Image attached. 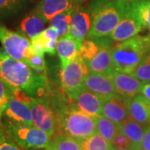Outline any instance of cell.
<instances>
[{
	"label": "cell",
	"instance_id": "cell-29",
	"mask_svg": "<svg viewBox=\"0 0 150 150\" xmlns=\"http://www.w3.org/2000/svg\"><path fill=\"white\" fill-rule=\"evenodd\" d=\"M135 11L140 18L144 28L150 31V1L149 0H135L131 2Z\"/></svg>",
	"mask_w": 150,
	"mask_h": 150
},
{
	"label": "cell",
	"instance_id": "cell-12",
	"mask_svg": "<svg viewBox=\"0 0 150 150\" xmlns=\"http://www.w3.org/2000/svg\"><path fill=\"white\" fill-rule=\"evenodd\" d=\"M129 98L116 93L103 100L102 116L117 123L127 120L129 117Z\"/></svg>",
	"mask_w": 150,
	"mask_h": 150
},
{
	"label": "cell",
	"instance_id": "cell-33",
	"mask_svg": "<svg viewBox=\"0 0 150 150\" xmlns=\"http://www.w3.org/2000/svg\"><path fill=\"white\" fill-rule=\"evenodd\" d=\"M0 150H21L16 142L8 135L3 127H0Z\"/></svg>",
	"mask_w": 150,
	"mask_h": 150
},
{
	"label": "cell",
	"instance_id": "cell-28",
	"mask_svg": "<svg viewBox=\"0 0 150 150\" xmlns=\"http://www.w3.org/2000/svg\"><path fill=\"white\" fill-rule=\"evenodd\" d=\"M81 145L83 150H112L111 144L98 133L81 141Z\"/></svg>",
	"mask_w": 150,
	"mask_h": 150
},
{
	"label": "cell",
	"instance_id": "cell-7",
	"mask_svg": "<svg viewBox=\"0 0 150 150\" xmlns=\"http://www.w3.org/2000/svg\"><path fill=\"white\" fill-rule=\"evenodd\" d=\"M30 107L33 126L53 136L58 131V119L48 96L32 98Z\"/></svg>",
	"mask_w": 150,
	"mask_h": 150
},
{
	"label": "cell",
	"instance_id": "cell-9",
	"mask_svg": "<svg viewBox=\"0 0 150 150\" xmlns=\"http://www.w3.org/2000/svg\"><path fill=\"white\" fill-rule=\"evenodd\" d=\"M144 28V27L140 18L133 8L131 2H129V8L122 20L108 38L112 42H123L138 35Z\"/></svg>",
	"mask_w": 150,
	"mask_h": 150
},
{
	"label": "cell",
	"instance_id": "cell-31",
	"mask_svg": "<svg viewBox=\"0 0 150 150\" xmlns=\"http://www.w3.org/2000/svg\"><path fill=\"white\" fill-rule=\"evenodd\" d=\"M133 75L143 83H150V54L134 70Z\"/></svg>",
	"mask_w": 150,
	"mask_h": 150
},
{
	"label": "cell",
	"instance_id": "cell-20",
	"mask_svg": "<svg viewBox=\"0 0 150 150\" xmlns=\"http://www.w3.org/2000/svg\"><path fill=\"white\" fill-rule=\"evenodd\" d=\"M47 23L38 14L35 10L31 11L22 18L18 26V32L28 39H32L45 29Z\"/></svg>",
	"mask_w": 150,
	"mask_h": 150
},
{
	"label": "cell",
	"instance_id": "cell-4",
	"mask_svg": "<svg viewBox=\"0 0 150 150\" xmlns=\"http://www.w3.org/2000/svg\"><path fill=\"white\" fill-rule=\"evenodd\" d=\"M150 54V34L136 35L113 44L112 57L114 70L132 74Z\"/></svg>",
	"mask_w": 150,
	"mask_h": 150
},
{
	"label": "cell",
	"instance_id": "cell-10",
	"mask_svg": "<svg viewBox=\"0 0 150 150\" xmlns=\"http://www.w3.org/2000/svg\"><path fill=\"white\" fill-rule=\"evenodd\" d=\"M88 0H40L35 8V12L47 23L64 11L76 9L88 3Z\"/></svg>",
	"mask_w": 150,
	"mask_h": 150
},
{
	"label": "cell",
	"instance_id": "cell-11",
	"mask_svg": "<svg viewBox=\"0 0 150 150\" xmlns=\"http://www.w3.org/2000/svg\"><path fill=\"white\" fill-rule=\"evenodd\" d=\"M91 23L92 8L90 4H88L87 3L74 10L69 36L82 43L90 31Z\"/></svg>",
	"mask_w": 150,
	"mask_h": 150
},
{
	"label": "cell",
	"instance_id": "cell-37",
	"mask_svg": "<svg viewBox=\"0 0 150 150\" xmlns=\"http://www.w3.org/2000/svg\"><path fill=\"white\" fill-rule=\"evenodd\" d=\"M112 150H138V149H115V148H112Z\"/></svg>",
	"mask_w": 150,
	"mask_h": 150
},
{
	"label": "cell",
	"instance_id": "cell-38",
	"mask_svg": "<svg viewBox=\"0 0 150 150\" xmlns=\"http://www.w3.org/2000/svg\"><path fill=\"white\" fill-rule=\"evenodd\" d=\"M149 1H150V0H149Z\"/></svg>",
	"mask_w": 150,
	"mask_h": 150
},
{
	"label": "cell",
	"instance_id": "cell-6",
	"mask_svg": "<svg viewBox=\"0 0 150 150\" xmlns=\"http://www.w3.org/2000/svg\"><path fill=\"white\" fill-rule=\"evenodd\" d=\"M88 74L86 63L79 58L62 67L60 72L61 87L69 100H72L84 88V79Z\"/></svg>",
	"mask_w": 150,
	"mask_h": 150
},
{
	"label": "cell",
	"instance_id": "cell-22",
	"mask_svg": "<svg viewBox=\"0 0 150 150\" xmlns=\"http://www.w3.org/2000/svg\"><path fill=\"white\" fill-rule=\"evenodd\" d=\"M118 124L119 132L131 140L134 149H141V144L148 126L138 123L131 118H128L124 122Z\"/></svg>",
	"mask_w": 150,
	"mask_h": 150
},
{
	"label": "cell",
	"instance_id": "cell-30",
	"mask_svg": "<svg viewBox=\"0 0 150 150\" xmlns=\"http://www.w3.org/2000/svg\"><path fill=\"white\" fill-rule=\"evenodd\" d=\"M12 98L13 86L0 79V122Z\"/></svg>",
	"mask_w": 150,
	"mask_h": 150
},
{
	"label": "cell",
	"instance_id": "cell-15",
	"mask_svg": "<svg viewBox=\"0 0 150 150\" xmlns=\"http://www.w3.org/2000/svg\"><path fill=\"white\" fill-rule=\"evenodd\" d=\"M109 76L113 81L117 93L129 99L139 93L142 87L144 84V83L139 80L133 75L120 73L115 70L112 71Z\"/></svg>",
	"mask_w": 150,
	"mask_h": 150
},
{
	"label": "cell",
	"instance_id": "cell-34",
	"mask_svg": "<svg viewBox=\"0 0 150 150\" xmlns=\"http://www.w3.org/2000/svg\"><path fill=\"white\" fill-rule=\"evenodd\" d=\"M111 145H112V148L120 149H134V145L132 144L131 140L128 139L125 135L121 134L120 132L115 136V138L113 139L112 143H111Z\"/></svg>",
	"mask_w": 150,
	"mask_h": 150
},
{
	"label": "cell",
	"instance_id": "cell-3",
	"mask_svg": "<svg viewBox=\"0 0 150 150\" xmlns=\"http://www.w3.org/2000/svg\"><path fill=\"white\" fill-rule=\"evenodd\" d=\"M92 23L87 38L89 39L108 37L122 20L129 5L126 0H93Z\"/></svg>",
	"mask_w": 150,
	"mask_h": 150
},
{
	"label": "cell",
	"instance_id": "cell-2",
	"mask_svg": "<svg viewBox=\"0 0 150 150\" xmlns=\"http://www.w3.org/2000/svg\"><path fill=\"white\" fill-rule=\"evenodd\" d=\"M58 119V131L83 141L97 133L95 117H92L67 103L61 97L50 99ZM56 132V133H57Z\"/></svg>",
	"mask_w": 150,
	"mask_h": 150
},
{
	"label": "cell",
	"instance_id": "cell-36",
	"mask_svg": "<svg viewBox=\"0 0 150 150\" xmlns=\"http://www.w3.org/2000/svg\"><path fill=\"white\" fill-rule=\"evenodd\" d=\"M45 150H57V149H56V148L54 146V144L50 142V143H49V144L45 148Z\"/></svg>",
	"mask_w": 150,
	"mask_h": 150
},
{
	"label": "cell",
	"instance_id": "cell-8",
	"mask_svg": "<svg viewBox=\"0 0 150 150\" xmlns=\"http://www.w3.org/2000/svg\"><path fill=\"white\" fill-rule=\"evenodd\" d=\"M0 43L5 52L13 59L26 63L33 52L31 40L0 23Z\"/></svg>",
	"mask_w": 150,
	"mask_h": 150
},
{
	"label": "cell",
	"instance_id": "cell-16",
	"mask_svg": "<svg viewBox=\"0 0 150 150\" xmlns=\"http://www.w3.org/2000/svg\"><path fill=\"white\" fill-rule=\"evenodd\" d=\"M112 43L106 44L94 58L86 63L89 74L109 75L114 71L112 57Z\"/></svg>",
	"mask_w": 150,
	"mask_h": 150
},
{
	"label": "cell",
	"instance_id": "cell-25",
	"mask_svg": "<svg viewBox=\"0 0 150 150\" xmlns=\"http://www.w3.org/2000/svg\"><path fill=\"white\" fill-rule=\"evenodd\" d=\"M75 9L67 10L54 16L49 21V26L54 28L59 33V38L66 37L70 32V27Z\"/></svg>",
	"mask_w": 150,
	"mask_h": 150
},
{
	"label": "cell",
	"instance_id": "cell-1",
	"mask_svg": "<svg viewBox=\"0 0 150 150\" xmlns=\"http://www.w3.org/2000/svg\"><path fill=\"white\" fill-rule=\"evenodd\" d=\"M0 79L19 88L32 98L45 96L48 90L46 73L33 69L23 62L13 59L0 47Z\"/></svg>",
	"mask_w": 150,
	"mask_h": 150
},
{
	"label": "cell",
	"instance_id": "cell-18",
	"mask_svg": "<svg viewBox=\"0 0 150 150\" xmlns=\"http://www.w3.org/2000/svg\"><path fill=\"white\" fill-rule=\"evenodd\" d=\"M4 119L12 122L33 125L30 103L19 101L13 97L10 99L8 105L4 113Z\"/></svg>",
	"mask_w": 150,
	"mask_h": 150
},
{
	"label": "cell",
	"instance_id": "cell-14",
	"mask_svg": "<svg viewBox=\"0 0 150 150\" xmlns=\"http://www.w3.org/2000/svg\"><path fill=\"white\" fill-rule=\"evenodd\" d=\"M84 88L103 100L118 93L111 77L106 74H88L84 79Z\"/></svg>",
	"mask_w": 150,
	"mask_h": 150
},
{
	"label": "cell",
	"instance_id": "cell-5",
	"mask_svg": "<svg viewBox=\"0 0 150 150\" xmlns=\"http://www.w3.org/2000/svg\"><path fill=\"white\" fill-rule=\"evenodd\" d=\"M3 128L17 144L25 149H45L52 139L51 135L33 125H26L4 119Z\"/></svg>",
	"mask_w": 150,
	"mask_h": 150
},
{
	"label": "cell",
	"instance_id": "cell-13",
	"mask_svg": "<svg viewBox=\"0 0 150 150\" xmlns=\"http://www.w3.org/2000/svg\"><path fill=\"white\" fill-rule=\"evenodd\" d=\"M70 101L75 108L89 116H102L103 99L85 88Z\"/></svg>",
	"mask_w": 150,
	"mask_h": 150
},
{
	"label": "cell",
	"instance_id": "cell-26",
	"mask_svg": "<svg viewBox=\"0 0 150 150\" xmlns=\"http://www.w3.org/2000/svg\"><path fill=\"white\" fill-rule=\"evenodd\" d=\"M97 133L110 144L119 133V124L103 116L95 117Z\"/></svg>",
	"mask_w": 150,
	"mask_h": 150
},
{
	"label": "cell",
	"instance_id": "cell-24",
	"mask_svg": "<svg viewBox=\"0 0 150 150\" xmlns=\"http://www.w3.org/2000/svg\"><path fill=\"white\" fill-rule=\"evenodd\" d=\"M34 0H0V19L14 17L27 9Z\"/></svg>",
	"mask_w": 150,
	"mask_h": 150
},
{
	"label": "cell",
	"instance_id": "cell-27",
	"mask_svg": "<svg viewBox=\"0 0 150 150\" xmlns=\"http://www.w3.org/2000/svg\"><path fill=\"white\" fill-rule=\"evenodd\" d=\"M50 142L57 150H83L81 141L61 132L55 133Z\"/></svg>",
	"mask_w": 150,
	"mask_h": 150
},
{
	"label": "cell",
	"instance_id": "cell-19",
	"mask_svg": "<svg viewBox=\"0 0 150 150\" xmlns=\"http://www.w3.org/2000/svg\"><path fill=\"white\" fill-rule=\"evenodd\" d=\"M128 109L129 118L144 125H150V101L142 93L129 99Z\"/></svg>",
	"mask_w": 150,
	"mask_h": 150
},
{
	"label": "cell",
	"instance_id": "cell-35",
	"mask_svg": "<svg viewBox=\"0 0 150 150\" xmlns=\"http://www.w3.org/2000/svg\"><path fill=\"white\" fill-rule=\"evenodd\" d=\"M140 150H150V125H149L146 129Z\"/></svg>",
	"mask_w": 150,
	"mask_h": 150
},
{
	"label": "cell",
	"instance_id": "cell-21",
	"mask_svg": "<svg viewBox=\"0 0 150 150\" xmlns=\"http://www.w3.org/2000/svg\"><path fill=\"white\" fill-rule=\"evenodd\" d=\"M81 43L70 36L59 38L56 52L58 54L61 67H64L71 61L78 58Z\"/></svg>",
	"mask_w": 150,
	"mask_h": 150
},
{
	"label": "cell",
	"instance_id": "cell-32",
	"mask_svg": "<svg viewBox=\"0 0 150 150\" xmlns=\"http://www.w3.org/2000/svg\"><path fill=\"white\" fill-rule=\"evenodd\" d=\"M26 64L28 65L33 69L37 70L41 73H46V64L44 60V55L36 54L33 49L31 54L26 60Z\"/></svg>",
	"mask_w": 150,
	"mask_h": 150
},
{
	"label": "cell",
	"instance_id": "cell-17",
	"mask_svg": "<svg viewBox=\"0 0 150 150\" xmlns=\"http://www.w3.org/2000/svg\"><path fill=\"white\" fill-rule=\"evenodd\" d=\"M59 38L58 31L54 28L49 26L39 35L31 39V46L36 54L44 55L45 53H48L54 55L57 53L56 49Z\"/></svg>",
	"mask_w": 150,
	"mask_h": 150
},
{
	"label": "cell",
	"instance_id": "cell-23",
	"mask_svg": "<svg viewBox=\"0 0 150 150\" xmlns=\"http://www.w3.org/2000/svg\"><path fill=\"white\" fill-rule=\"evenodd\" d=\"M110 43H112V41L108 37L95 39H85L81 43L78 58L87 63L94 58L103 46Z\"/></svg>",
	"mask_w": 150,
	"mask_h": 150
}]
</instances>
